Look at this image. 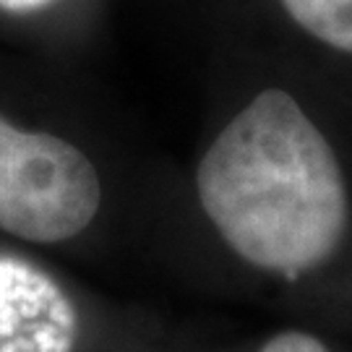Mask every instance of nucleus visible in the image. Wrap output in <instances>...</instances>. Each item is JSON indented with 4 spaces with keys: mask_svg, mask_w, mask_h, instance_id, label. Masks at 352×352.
<instances>
[{
    "mask_svg": "<svg viewBox=\"0 0 352 352\" xmlns=\"http://www.w3.org/2000/svg\"><path fill=\"white\" fill-rule=\"evenodd\" d=\"M282 6L308 34L352 52V0H282Z\"/></svg>",
    "mask_w": 352,
    "mask_h": 352,
    "instance_id": "nucleus-4",
    "label": "nucleus"
},
{
    "mask_svg": "<svg viewBox=\"0 0 352 352\" xmlns=\"http://www.w3.org/2000/svg\"><path fill=\"white\" fill-rule=\"evenodd\" d=\"M199 201L243 261L300 277L347 230V186L327 136L282 89H264L214 139L196 173Z\"/></svg>",
    "mask_w": 352,
    "mask_h": 352,
    "instance_id": "nucleus-1",
    "label": "nucleus"
},
{
    "mask_svg": "<svg viewBox=\"0 0 352 352\" xmlns=\"http://www.w3.org/2000/svg\"><path fill=\"white\" fill-rule=\"evenodd\" d=\"M78 316L63 287L21 258H0V352H74Z\"/></svg>",
    "mask_w": 352,
    "mask_h": 352,
    "instance_id": "nucleus-3",
    "label": "nucleus"
},
{
    "mask_svg": "<svg viewBox=\"0 0 352 352\" xmlns=\"http://www.w3.org/2000/svg\"><path fill=\"white\" fill-rule=\"evenodd\" d=\"M50 3H55V0H0V8L8 13H32L50 6Z\"/></svg>",
    "mask_w": 352,
    "mask_h": 352,
    "instance_id": "nucleus-6",
    "label": "nucleus"
},
{
    "mask_svg": "<svg viewBox=\"0 0 352 352\" xmlns=\"http://www.w3.org/2000/svg\"><path fill=\"white\" fill-rule=\"evenodd\" d=\"M94 164L60 136L24 131L0 118V230L32 243H60L97 217Z\"/></svg>",
    "mask_w": 352,
    "mask_h": 352,
    "instance_id": "nucleus-2",
    "label": "nucleus"
},
{
    "mask_svg": "<svg viewBox=\"0 0 352 352\" xmlns=\"http://www.w3.org/2000/svg\"><path fill=\"white\" fill-rule=\"evenodd\" d=\"M258 352H329V347L305 331H279L272 340H266Z\"/></svg>",
    "mask_w": 352,
    "mask_h": 352,
    "instance_id": "nucleus-5",
    "label": "nucleus"
}]
</instances>
